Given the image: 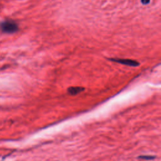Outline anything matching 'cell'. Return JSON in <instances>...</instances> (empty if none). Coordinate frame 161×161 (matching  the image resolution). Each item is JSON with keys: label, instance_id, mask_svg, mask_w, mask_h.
I'll return each instance as SVG.
<instances>
[{"label": "cell", "instance_id": "obj_1", "mask_svg": "<svg viewBox=\"0 0 161 161\" xmlns=\"http://www.w3.org/2000/svg\"><path fill=\"white\" fill-rule=\"evenodd\" d=\"M18 24L11 20H7L0 23V30L5 33H14L18 32Z\"/></svg>", "mask_w": 161, "mask_h": 161}, {"label": "cell", "instance_id": "obj_2", "mask_svg": "<svg viewBox=\"0 0 161 161\" xmlns=\"http://www.w3.org/2000/svg\"><path fill=\"white\" fill-rule=\"evenodd\" d=\"M110 61L115 62L121 64H123L130 67H138L140 65V63L136 61L131 59H110Z\"/></svg>", "mask_w": 161, "mask_h": 161}, {"label": "cell", "instance_id": "obj_3", "mask_svg": "<svg viewBox=\"0 0 161 161\" xmlns=\"http://www.w3.org/2000/svg\"><path fill=\"white\" fill-rule=\"evenodd\" d=\"M85 90V88L83 87H79V86H76V87H69L68 89V92L70 95L72 96H75L78 95L80 92H81Z\"/></svg>", "mask_w": 161, "mask_h": 161}, {"label": "cell", "instance_id": "obj_4", "mask_svg": "<svg viewBox=\"0 0 161 161\" xmlns=\"http://www.w3.org/2000/svg\"><path fill=\"white\" fill-rule=\"evenodd\" d=\"M138 158L144 159V160H152V159H154L155 157L153 155H140Z\"/></svg>", "mask_w": 161, "mask_h": 161}, {"label": "cell", "instance_id": "obj_5", "mask_svg": "<svg viewBox=\"0 0 161 161\" xmlns=\"http://www.w3.org/2000/svg\"><path fill=\"white\" fill-rule=\"evenodd\" d=\"M150 2H151V0H141V3L144 5L149 4Z\"/></svg>", "mask_w": 161, "mask_h": 161}]
</instances>
